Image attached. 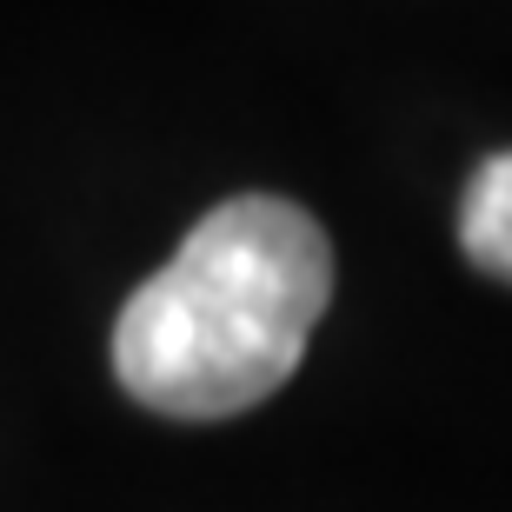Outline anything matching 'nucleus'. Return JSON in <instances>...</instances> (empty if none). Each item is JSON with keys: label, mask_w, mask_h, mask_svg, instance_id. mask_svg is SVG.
<instances>
[{"label": "nucleus", "mask_w": 512, "mask_h": 512, "mask_svg": "<svg viewBox=\"0 0 512 512\" xmlns=\"http://www.w3.org/2000/svg\"><path fill=\"white\" fill-rule=\"evenodd\" d=\"M459 247L479 273L512 280V147L473 173L466 207H459Z\"/></svg>", "instance_id": "2"}, {"label": "nucleus", "mask_w": 512, "mask_h": 512, "mask_svg": "<svg viewBox=\"0 0 512 512\" xmlns=\"http://www.w3.org/2000/svg\"><path fill=\"white\" fill-rule=\"evenodd\" d=\"M333 306V240L280 193H240L114 320V373L147 413L233 419L273 399Z\"/></svg>", "instance_id": "1"}]
</instances>
